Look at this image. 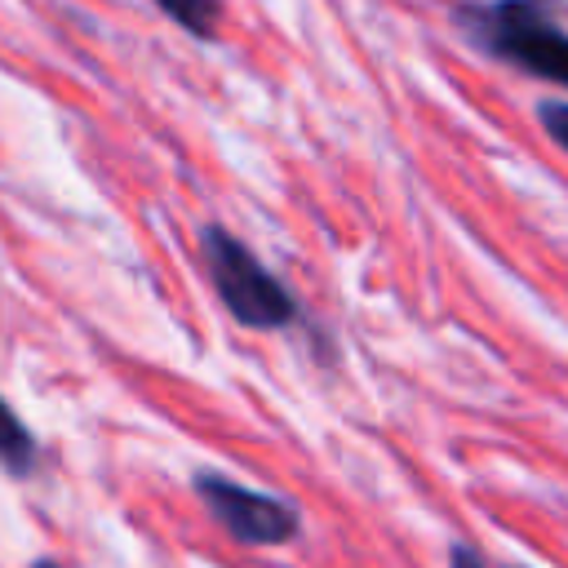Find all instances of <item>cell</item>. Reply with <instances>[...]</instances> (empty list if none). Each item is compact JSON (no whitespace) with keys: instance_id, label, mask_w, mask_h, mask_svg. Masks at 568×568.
<instances>
[{"instance_id":"1","label":"cell","mask_w":568,"mask_h":568,"mask_svg":"<svg viewBox=\"0 0 568 568\" xmlns=\"http://www.w3.org/2000/svg\"><path fill=\"white\" fill-rule=\"evenodd\" d=\"M550 4L555 0H488L457 4L453 18L488 58L568 89V31L555 22Z\"/></svg>"},{"instance_id":"2","label":"cell","mask_w":568,"mask_h":568,"mask_svg":"<svg viewBox=\"0 0 568 568\" xmlns=\"http://www.w3.org/2000/svg\"><path fill=\"white\" fill-rule=\"evenodd\" d=\"M200 253H204V271L222 297V306L244 324V328H284L297 315L293 293L222 226H204L200 231Z\"/></svg>"},{"instance_id":"3","label":"cell","mask_w":568,"mask_h":568,"mask_svg":"<svg viewBox=\"0 0 568 568\" xmlns=\"http://www.w3.org/2000/svg\"><path fill=\"white\" fill-rule=\"evenodd\" d=\"M195 493L209 506V515L240 541V546H284L297 537V506L280 501L271 493L244 488L226 475H195Z\"/></svg>"},{"instance_id":"4","label":"cell","mask_w":568,"mask_h":568,"mask_svg":"<svg viewBox=\"0 0 568 568\" xmlns=\"http://www.w3.org/2000/svg\"><path fill=\"white\" fill-rule=\"evenodd\" d=\"M36 457H40V448H36V435L27 430V422L0 399V466L9 470V475H18V479H27L31 470H36Z\"/></svg>"},{"instance_id":"5","label":"cell","mask_w":568,"mask_h":568,"mask_svg":"<svg viewBox=\"0 0 568 568\" xmlns=\"http://www.w3.org/2000/svg\"><path fill=\"white\" fill-rule=\"evenodd\" d=\"M182 31L213 40L217 36V18H222V0H155Z\"/></svg>"},{"instance_id":"6","label":"cell","mask_w":568,"mask_h":568,"mask_svg":"<svg viewBox=\"0 0 568 568\" xmlns=\"http://www.w3.org/2000/svg\"><path fill=\"white\" fill-rule=\"evenodd\" d=\"M537 120H541L546 138H550L555 146H564V151H568V102H555V98L537 102Z\"/></svg>"},{"instance_id":"7","label":"cell","mask_w":568,"mask_h":568,"mask_svg":"<svg viewBox=\"0 0 568 568\" xmlns=\"http://www.w3.org/2000/svg\"><path fill=\"white\" fill-rule=\"evenodd\" d=\"M448 568H488V564H484L470 546H453V550H448Z\"/></svg>"},{"instance_id":"8","label":"cell","mask_w":568,"mask_h":568,"mask_svg":"<svg viewBox=\"0 0 568 568\" xmlns=\"http://www.w3.org/2000/svg\"><path fill=\"white\" fill-rule=\"evenodd\" d=\"M31 568H62V564H53V559H36Z\"/></svg>"}]
</instances>
